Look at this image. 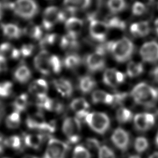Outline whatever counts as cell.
I'll list each match as a JSON object with an SVG mask.
<instances>
[{"mask_svg": "<svg viewBox=\"0 0 158 158\" xmlns=\"http://www.w3.org/2000/svg\"><path fill=\"white\" fill-rule=\"evenodd\" d=\"M131 96L138 104L151 107L158 100V91L154 87L142 82L137 84L131 90Z\"/></svg>", "mask_w": 158, "mask_h": 158, "instance_id": "6da1fadb", "label": "cell"}, {"mask_svg": "<svg viewBox=\"0 0 158 158\" xmlns=\"http://www.w3.org/2000/svg\"><path fill=\"white\" fill-rule=\"evenodd\" d=\"M110 52L116 61L124 62L132 56L134 52V45L128 38L123 37L113 42Z\"/></svg>", "mask_w": 158, "mask_h": 158, "instance_id": "7a4b0ae2", "label": "cell"}, {"mask_svg": "<svg viewBox=\"0 0 158 158\" xmlns=\"http://www.w3.org/2000/svg\"><path fill=\"white\" fill-rule=\"evenodd\" d=\"M12 10L20 18L30 20L37 15L39 7L35 0H15L13 2Z\"/></svg>", "mask_w": 158, "mask_h": 158, "instance_id": "3957f363", "label": "cell"}, {"mask_svg": "<svg viewBox=\"0 0 158 158\" xmlns=\"http://www.w3.org/2000/svg\"><path fill=\"white\" fill-rule=\"evenodd\" d=\"M65 11L56 6H49L44 9L43 14L42 25L46 30H51L56 24L66 20Z\"/></svg>", "mask_w": 158, "mask_h": 158, "instance_id": "277c9868", "label": "cell"}, {"mask_svg": "<svg viewBox=\"0 0 158 158\" xmlns=\"http://www.w3.org/2000/svg\"><path fill=\"white\" fill-rule=\"evenodd\" d=\"M86 122L94 131L101 135L105 133L110 126V119L108 115L99 112L89 113Z\"/></svg>", "mask_w": 158, "mask_h": 158, "instance_id": "5b68a950", "label": "cell"}, {"mask_svg": "<svg viewBox=\"0 0 158 158\" xmlns=\"http://www.w3.org/2000/svg\"><path fill=\"white\" fill-rule=\"evenodd\" d=\"M69 145L57 138L48 139L47 147L43 158H66Z\"/></svg>", "mask_w": 158, "mask_h": 158, "instance_id": "8992f818", "label": "cell"}, {"mask_svg": "<svg viewBox=\"0 0 158 158\" xmlns=\"http://www.w3.org/2000/svg\"><path fill=\"white\" fill-rule=\"evenodd\" d=\"M62 128L64 134L70 143H77L80 139L81 122L77 118H65L63 122Z\"/></svg>", "mask_w": 158, "mask_h": 158, "instance_id": "52a82bcc", "label": "cell"}, {"mask_svg": "<svg viewBox=\"0 0 158 158\" xmlns=\"http://www.w3.org/2000/svg\"><path fill=\"white\" fill-rule=\"evenodd\" d=\"M51 54L48 51L43 49L34 59L33 63L35 69L44 75H48L51 73Z\"/></svg>", "mask_w": 158, "mask_h": 158, "instance_id": "ba28073f", "label": "cell"}, {"mask_svg": "<svg viewBox=\"0 0 158 158\" xmlns=\"http://www.w3.org/2000/svg\"><path fill=\"white\" fill-rule=\"evenodd\" d=\"M139 52L144 61L151 63L158 62V43L151 41L144 43Z\"/></svg>", "mask_w": 158, "mask_h": 158, "instance_id": "9c48e42d", "label": "cell"}, {"mask_svg": "<svg viewBox=\"0 0 158 158\" xmlns=\"http://www.w3.org/2000/svg\"><path fill=\"white\" fill-rule=\"evenodd\" d=\"M109 28L106 22L93 19L89 24V33L95 40L103 41L106 40Z\"/></svg>", "mask_w": 158, "mask_h": 158, "instance_id": "30bf717a", "label": "cell"}, {"mask_svg": "<svg viewBox=\"0 0 158 158\" xmlns=\"http://www.w3.org/2000/svg\"><path fill=\"white\" fill-rule=\"evenodd\" d=\"M111 140L114 144L122 151H127L130 144L129 134L122 128H117L114 131Z\"/></svg>", "mask_w": 158, "mask_h": 158, "instance_id": "8fae6325", "label": "cell"}, {"mask_svg": "<svg viewBox=\"0 0 158 158\" xmlns=\"http://www.w3.org/2000/svg\"><path fill=\"white\" fill-rule=\"evenodd\" d=\"M155 123V117L150 113H139L134 117L135 128L141 131H145L150 129Z\"/></svg>", "mask_w": 158, "mask_h": 158, "instance_id": "7c38bea8", "label": "cell"}, {"mask_svg": "<svg viewBox=\"0 0 158 158\" xmlns=\"http://www.w3.org/2000/svg\"><path fill=\"white\" fill-rule=\"evenodd\" d=\"M125 75L115 69H107L103 74L102 80L104 84L110 87H115L123 83Z\"/></svg>", "mask_w": 158, "mask_h": 158, "instance_id": "4fadbf2b", "label": "cell"}, {"mask_svg": "<svg viewBox=\"0 0 158 158\" xmlns=\"http://www.w3.org/2000/svg\"><path fill=\"white\" fill-rule=\"evenodd\" d=\"M106 64L104 55L97 51L89 54L86 58V65L88 70L95 72L102 70Z\"/></svg>", "mask_w": 158, "mask_h": 158, "instance_id": "5bb4252c", "label": "cell"}, {"mask_svg": "<svg viewBox=\"0 0 158 158\" xmlns=\"http://www.w3.org/2000/svg\"><path fill=\"white\" fill-rule=\"evenodd\" d=\"M52 85L56 90L63 97L69 98L72 96L73 88L72 83L69 80L64 78L55 79L52 81Z\"/></svg>", "mask_w": 158, "mask_h": 158, "instance_id": "9a60e30c", "label": "cell"}, {"mask_svg": "<svg viewBox=\"0 0 158 158\" xmlns=\"http://www.w3.org/2000/svg\"><path fill=\"white\" fill-rule=\"evenodd\" d=\"M22 137L25 146L33 149H40L46 139H47L44 136L40 133H26Z\"/></svg>", "mask_w": 158, "mask_h": 158, "instance_id": "2e32d148", "label": "cell"}, {"mask_svg": "<svg viewBox=\"0 0 158 158\" xmlns=\"http://www.w3.org/2000/svg\"><path fill=\"white\" fill-rule=\"evenodd\" d=\"M49 89L48 82L42 78H38L33 80L30 84L28 87L29 92L35 97L47 95Z\"/></svg>", "mask_w": 158, "mask_h": 158, "instance_id": "e0dca14e", "label": "cell"}, {"mask_svg": "<svg viewBox=\"0 0 158 158\" xmlns=\"http://www.w3.org/2000/svg\"><path fill=\"white\" fill-rule=\"evenodd\" d=\"M91 0H64L65 10L70 14L75 11L85 9L91 4Z\"/></svg>", "mask_w": 158, "mask_h": 158, "instance_id": "ac0fdd59", "label": "cell"}, {"mask_svg": "<svg viewBox=\"0 0 158 158\" xmlns=\"http://www.w3.org/2000/svg\"><path fill=\"white\" fill-rule=\"evenodd\" d=\"M31 77V70L25 64H20L14 70V78L19 83L25 84L27 83Z\"/></svg>", "mask_w": 158, "mask_h": 158, "instance_id": "d6986e66", "label": "cell"}, {"mask_svg": "<svg viewBox=\"0 0 158 158\" xmlns=\"http://www.w3.org/2000/svg\"><path fill=\"white\" fill-rule=\"evenodd\" d=\"M0 55L6 60L7 59H18L21 57L19 49H17L9 43H4L0 44Z\"/></svg>", "mask_w": 158, "mask_h": 158, "instance_id": "ffe728a7", "label": "cell"}, {"mask_svg": "<svg viewBox=\"0 0 158 158\" xmlns=\"http://www.w3.org/2000/svg\"><path fill=\"white\" fill-rule=\"evenodd\" d=\"M83 27V21L77 17L69 18L65 23V28L67 33H70L75 36H78Z\"/></svg>", "mask_w": 158, "mask_h": 158, "instance_id": "44dd1931", "label": "cell"}, {"mask_svg": "<svg viewBox=\"0 0 158 158\" xmlns=\"http://www.w3.org/2000/svg\"><path fill=\"white\" fill-rule=\"evenodd\" d=\"M1 30L4 35L9 39H18L23 34V30L14 23L2 24Z\"/></svg>", "mask_w": 158, "mask_h": 158, "instance_id": "7402d4cb", "label": "cell"}, {"mask_svg": "<svg viewBox=\"0 0 158 158\" xmlns=\"http://www.w3.org/2000/svg\"><path fill=\"white\" fill-rule=\"evenodd\" d=\"M150 31L149 23L148 21H141L131 24L130 32L136 37H143L149 34Z\"/></svg>", "mask_w": 158, "mask_h": 158, "instance_id": "603a6c76", "label": "cell"}, {"mask_svg": "<svg viewBox=\"0 0 158 158\" xmlns=\"http://www.w3.org/2000/svg\"><path fill=\"white\" fill-rule=\"evenodd\" d=\"M91 100L94 104L104 103L108 105H112L114 96L101 90H96L92 93Z\"/></svg>", "mask_w": 158, "mask_h": 158, "instance_id": "cb8c5ba5", "label": "cell"}, {"mask_svg": "<svg viewBox=\"0 0 158 158\" xmlns=\"http://www.w3.org/2000/svg\"><path fill=\"white\" fill-rule=\"evenodd\" d=\"M60 47L64 50H72L78 46L77 36L70 33L64 35L60 39Z\"/></svg>", "mask_w": 158, "mask_h": 158, "instance_id": "d4e9b609", "label": "cell"}, {"mask_svg": "<svg viewBox=\"0 0 158 158\" xmlns=\"http://www.w3.org/2000/svg\"><path fill=\"white\" fill-rule=\"evenodd\" d=\"M29 106L28 95L26 93H22L17 96L12 102V107L14 111L21 113L25 111Z\"/></svg>", "mask_w": 158, "mask_h": 158, "instance_id": "484cf974", "label": "cell"}, {"mask_svg": "<svg viewBox=\"0 0 158 158\" xmlns=\"http://www.w3.org/2000/svg\"><path fill=\"white\" fill-rule=\"evenodd\" d=\"M6 146L17 151H21L25 146L23 137L14 135L6 138Z\"/></svg>", "mask_w": 158, "mask_h": 158, "instance_id": "4316f807", "label": "cell"}, {"mask_svg": "<svg viewBox=\"0 0 158 158\" xmlns=\"http://www.w3.org/2000/svg\"><path fill=\"white\" fill-rule=\"evenodd\" d=\"M23 33L33 40L40 41L42 38L43 31L39 25L31 23L23 29Z\"/></svg>", "mask_w": 158, "mask_h": 158, "instance_id": "83f0119b", "label": "cell"}, {"mask_svg": "<svg viewBox=\"0 0 158 158\" xmlns=\"http://www.w3.org/2000/svg\"><path fill=\"white\" fill-rule=\"evenodd\" d=\"M96 85V83L95 80L91 76H83L79 80V88L83 93H89L95 88Z\"/></svg>", "mask_w": 158, "mask_h": 158, "instance_id": "f1b7e54d", "label": "cell"}, {"mask_svg": "<svg viewBox=\"0 0 158 158\" xmlns=\"http://www.w3.org/2000/svg\"><path fill=\"white\" fill-rule=\"evenodd\" d=\"M80 57L75 54H70L65 56L64 59V65L68 69H75L77 68L81 63Z\"/></svg>", "mask_w": 158, "mask_h": 158, "instance_id": "f546056e", "label": "cell"}, {"mask_svg": "<svg viewBox=\"0 0 158 158\" xmlns=\"http://www.w3.org/2000/svg\"><path fill=\"white\" fill-rule=\"evenodd\" d=\"M20 113L14 111L6 118V125L9 129L17 128L21 123Z\"/></svg>", "mask_w": 158, "mask_h": 158, "instance_id": "4dcf8cb0", "label": "cell"}, {"mask_svg": "<svg viewBox=\"0 0 158 158\" xmlns=\"http://www.w3.org/2000/svg\"><path fill=\"white\" fill-rule=\"evenodd\" d=\"M70 107L73 111L77 113L82 110H88L89 108V104L85 99L78 98L72 101L70 104Z\"/></svg>", "mask_w": 158, "mask_h": 158, "instance_id": "1f68e13d", "label": "cell"}, {"mask_svg": "<svg viewBox=\"0 0 158 158\" xmlns=\"http://www.w3.org/2000/svg\"><path fill=\"white\" fill-rule=\"evenodd\" d=\"M144 70L143 65L139 62H130L127 68V73L130 77H136L140 75Z\"/></svg>", "mask_w": 158, "mask_h": 158, "instance_id": "d6a6232c", "label": "cell"}, {"mask_svg": "<svg viewBox=\"0 0 158 158\" xmlns=\"http://www.w3.org/2000/svg\"><path fill=\"white\" fill-rule=\"evenodd\" d=\"M45 110L54 112L57 114H61L64 111V105L62 102L57 99L49 98Z\"/></svg>", "mask_w": 158, "mask_h": 158, "instance_id": "836d02e7", "label": "cell"}, {"mask_svg": "<svg viewBox=\"0 0 158 158\" xmlns=\"http://www.w3.org/2000/svg\"><path fill=\"white\" fill-rule=\"evenodd\" d=\"M133 114L130 110L125 107L119 108L116 112V118L120 123H126L131 120Z\"/></svg>", "mask_w": 158, "mask_h": 158, "instance_id": "e575fe53", "label": "cell"}, {"mask_svg": "<svg viewBox=\"0 0 158 158\" xmlns=\"http://www.w3.org/2000/svg\"><path fill=\"white\" fill-rule=\"evenodd\" d=\"M107 7L112 13H118L125 9L126 2L125 0H109Z\"/></svg>", "mask_w": 158, "mask_h": 158, "instance_id": "d590c367", "label": "cell"}, {"mask_svg": "<svg viewBox=\"0 0 158 158\" xmlns=\"http://www.w3.org/2000/svg\"><path fill=\"white\" fill-rule=\"evenodd\" d=\"M57 39V35L55 33H50L44 35L41 38L39 42L40 48L43 49L53 45Z\"/></svg>", "mask_w": 158, "mask_h": 158, "instance_id": "8d00e7d4", "label": "cell"}, {"mask_svg": "<svg viewBox=\"0 0 158 158\" xmlns=\"http://www.w3.org/2000/svg\"><path fill=\"white\" fill-rule=\"evenodd\" d=\"M106 23L109 28H117L120 30H123L126 27L125 22L116 16H111L109 17Z\"/></svg>", "mask_w": 158, "mask_h": 158, "instance_id": "74e56055", "label": "cell"}, {"mask_svg": "<svg viewBox=\"0 0 158 158\" xmlns=\"http://www.w3.org/2000/svg\"><path fill=\"white\" fill-rule=\"evenodd\" d=\"M13 91V85L9 81L0 82V97L6 98L9 97Z\"/></svg>", "mask_w": 158, "mask_h": 158, "instance_id": "f35d334b", "label": "cell"}, {"mask_svg": "<svg viewBox=\"0 0 158 158\" xmlns=\"http://www.w3.org/2000/svg\"><path fill=\"white\" fill-rule=\"evenodd\" d=\"M134 144L135 149L139 153L145 151L149 146L148 139L143 136H139L136 138Z\"/></svg>", "mask_w": 158, "mask_h": 158, "instance_id": "ab89813d", "label": "cell"}, {"mask_svg": "<svg viewBox=\"0 0 158 158\" xmlns=\"http://www.w3.org/2000/svg\"><path fill=\"white\" fill-rule=\"evenodd\" d=\"M72 158H91V154L84 146L78 145L73 150Z\"/></svg>", "mask_w": 158, "mask_h": 158, "instance_id": "60d3db41", "label": "cell"}, {"mask_svg": "<svg viewBox=\"0 0 158 158\" xmlns=\"http://www.w3.org/2000/svg\"><path fill=\"white\" fill-rule=\"evenodd\" d=\"M62 63L60 58L54 54H51V73H59L61 72Z\"/></svg>", "mask_w": 158, "mask_h": 158, "instance_id": "b9f144b4", "label": "cell"}, {"mask_svg": "<svg viewBox=\"0 0 158 158\" xmlns=\"http://www.w3.org/2000/svg\"><path fill=\"white\" fill-rule=\"evenodd\" d=\"M99 158H115L114 151L107 146H102L98 149Z\"/></svg>", "mask_w": 158, "mask_h": 158, "instance_id": "7bdbcfd3", "label": "cell"}, {"mask_svg": "<svg viewBox=\"0 0 158 158\" xmlns=\"http://www.w3.org/2000/svg\"><path fill=\"white\" fill-rule=\"evenodd\" d=\"M35 49L34 45L31 44H25L22 46L19 49L20 56L23 57H27L30 56L33 52Z\"/></svg>", "mask_w": 158, "mask_h": 158, "instance_id": "ee69618b", "label": "cell"}, {"mask_svg": "<svg viewBox=\"0 0 158 158\" xmlns=\"http://www.w3.org/2000/svg\"><path fill=\"white\" fill-rule=\"evenodd\" d=\"M146 10L144 4L141 2H136L132 6V13L133 15L139 16L144 14Z\"/></svg>", "mask_w": 158, "mask_h": 158, "instance_id": "f6af8a7d", "label": "cell"}, {"mask_svg": "<svg viewBox=\"0 0 158 158\" xmlns=\"http://www.w3.org/2000/svg\"><path fill=\"white\" fill-rule=\"evenodd\" d=\"M87 146L91 149H99L100 146L99 142L95 138H88L86 140Z\"/></svg>", "mask_w": 158, "mask_h": 158, "instance_id": "bcb514c9", "label": "cell"}, {"mask_svg": "<svg viewBox=\"0 0 158 158\" xmlns=\"http://www.w3.org/2000/svg\"><path fill=\"white\" fill-rule=\"evenodd\" d=\"M89 114L88 110L80 111L76 113L75 118H77L80 122H85Z\"/></svg>", "mask_w": 158, "mask_h": 158, "instance_id": "7dc6e473", "label": "cell"}, {"mask_svg": "<svg viewBox=\"0 0 158 158\" xmlns=\"http://www.w3.org/2000/svg\"><path fill=\"white\" fill-rule=\"evenodd\" d=\"M6 147H7L6 143V138L0 134V154L4 152Z\"/></svg>", "mask_w": 158, "mask_h": 158, "instance_id": "c3c4849f", "label": "cell"}, {"mask_svg": "<svg viewBox=\"0 0 158 158\" xmlns=\"http://www.w3.org/2000/svg\"><path fill=\"white\" fill-rule=\"evenodd\" d=\"M150 75L154 80L158 81V65L156 66L151 70Z\"/></svg>", "mask_w": 158, "mask_h": 158, "instance_id": "681fc988", "label": "cell"}, {"mask_svg": "<svg viewBox=\"0 0 158 158\" xmlns=\"http://www.w3.org/2000/svg\"><path fill=\"white\" fill-rule=\"evenodd\" d=\"M5 114V108L4 106L0 102V123L4 117V115Z\"/></svg>", "mask_w": 158, "mask_h": 158, "instance_id": "f907efd6", "label": "cell"}, {"mask_svg": "<svg viewBox=\"0 0 158 158\" xmlns=\"http://www.w3.org/2000/svg\"><path fill=\"white\" fill-rule=\"evenodd\" d=\"M4 9H6L4 3L0 1V20L3 17V14H4Z\"/></svg>", "mask_w": 158, "mask_h": 158, "instance_id": "816d5d0a", "label": "cell"}, {"mask_svg": "<svg viewBox=\"0 0 158 158\" xmlns=\"http://www.w3.org/2000/svg\"><path fill=\"white\" fill-rule=\"evenodd\" d=\"M154 27H155L156 32L157 35H158V18L155 20V22H154Z\"/></svg>", "mask_w": 158, "mask_h": 158, "instance_id": "f5cc1de1", "label": "cell"}, {"mask_svg": "<svg viewBox=\"0 0 158 158\" xmlns=\"http://www.w3.org/2000/svg\"><path fill=\"white\" fill-rule=\"evenodd\" d=\"M149 158H158V152H155L152 154Z\"/></svg>", "mask_w": 158, "mask_h": 158, "instance_id": "db71d44e", "label": "cell"}, {"mask_svg": "<svg viewBox=\"0 0 158 158\" xmlns=\"http://www.w3.org/2000/svg\"><path fill=\"white\" fill-rule=\"evenodd\" d=\"M23 158H39V157L33 156V155H26Z\"/></svg>", "mask_w": 158, "mask_h": 158, "instance_id": "11a10c76", "label": "cell"}, {"mask_svg": "<svg viewBox=\"0 0 158 158\" xmlns=\"http://www.w3.org/2000/svg\"><path fill=\"white\" fill-rule=\"evenodd\" d=\"M155 143H156V146L158 147V131L156 134V138H155Z\"/></svg>", "mask_w": 158, "mask_h": 158, "instance_id": "9f6ffc18", "label": "cell"}, {"mask_svg": "<svg viewBox=\"0 0 158 158\" xmlns=\"http://www.w3.org/2000/svg\"><path fill=\"white\" fill-rule=\"evenodd\" d=\"M129 158H141V157L138 155H133V156H131Z\"/></svg>", "mask_w": 158, "mask_h": 158, "instance_id": "6f0895ef", "label": "cell"}, {"mask_svg": "<svg viewBox=\"0 0 158 158\" xmlns=\"http://www.w3.org/2000/svg\"><path fill=\"white\" fill-rule=\"evenodd\" d=\"M3 158H9V157H3Z\"/></svg>", "mask_w": 158, "mask_h": 158, "instance_id": "680465c9", "label": "cell"}]
</instances>
